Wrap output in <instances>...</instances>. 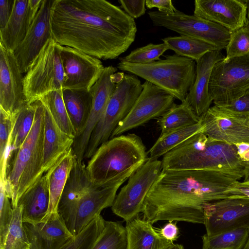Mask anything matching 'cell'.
I'll return each mask as SVG.
<instances>
[{"label":"cell","mask_w":249,"mask_h":249,"mask_svg":"<svg viewBox=\"0 0 249 249\" xmlns=\"http://www.w3.org/2000/svg\"><path fill=\"white\" fill-rule=\"evenodd\" d=\"M249 237V229L238 228L202 236V249H242Z\"/></svg>","instance_id":"obj_33"},{"label":"cell","mask_w":249,"mask_h":249,"mask_svg":"<svg viewBox=\"0 0 249 249\" xmlns=\"http://www.w3.org/2000/svg\"><path fill=\"white\" fill-rule=\"evenodd\" d=\"M22 207L13 208V214L8 233L0 249H28L30 245L25 232L22 221Z\"/></svg>","instance_id":"obj_37"},{"label":"cell","mask_w":249,"mask_h":249,"mask_svg":"<svg viewBox=\"0 0 249 249\" xmlns=\"http://www.w3.org/2000/svg\"><path fill=\"white\" fill-rule=\"evenodd\" d=\"M49 192L45 175L37 180L19 198L22 207L23 222L35 223L46 215L49 206Z\"/></svg>","instance_id":"obj_27"},{"label":"cell","mask_w":249,"mask_h":249,"mask_svg":"<svg viewBox=\"0 0 249 249\" xmlns=\"http://www.w3.org/2000/svg\"><path fill=\"white\" fill-rule=\"evenodd\" d=\"M203 133L210 139L231 144L249 143V114L214 105L200 117Z\"/></svg>","instance_id":"obj_12"},{"label":"cell","mask_w":249,"mask_h":249,"mask_svg":"<svg viewBox=\"0 0 249 249\" xmlns=\"http://www.w3.org/2000/svg\"><path fill=\"white\" fill-rule=\"evenodd\" d=\"M102 185L92 182L88 176L86 166L83 162L75 160L58 206V213L64 219L67 228L80 200L93 188Z\"/></svg>","instance_id":"obj_24"},{"label":"cell","mask_w":249,"mask_h":249,"mask_svg":"<svg viewBox=\"0 0 249 249\" xmlns=\"http://www.w3.org/2000/svg\"><path fill=\"white\" fill-rule=\"evenodd\" d=\"M142 89L138 76L124 74L116 84L106 110L92 133L84 158L90 159L97 149L109 139L118 124L131 110Z\"/></svg>","instance_id":"obj_6"},{"label":"cell","mask_w":249,"mask_h":249,"mask_svg":"<svg viewBox=\"0 0 249 249\" xmlns=\"http://www.w3.org/2000/svg\"><path fill=\"white\" fill-rule=\"evenodd\" d=\"M64 72L62 89L89 91L105 67L100 59L68 46L60 53Z\"/></svg>","instance_id":"obj_15"},{"label":"cell","mask_w":249,"mask_h":249,"mask_svg":"<svg viewBox=\"0 0 249 249\" xmlns=\"http://www.w3.org/2000/svg\"><path fill=\"white\" fill-rule=\"evenodd\" d=\"M36 102V108L33 127L22 145L18 150L9 153L7 160L6 180L3 182L13 208L15 207L20 178L32 156L36 142L44 129V107L40 100Z\"/></svg>","instance_id":"obj_19"},{"label":"cell","mask_w":249,"mask_h":249,"mask_svg":"<svg viewBox=\"0 0 249 249\" xmlns=\"http://www.w3.org/2000/svg\"><path fill=\"white\" fill-rule=\"evenodd\" d=\"M249 89V53L244 56L224 58L213 66L209 91L215 105H227Z\"/></svg>","instance_id":"obj_8"},{"label":"cell","mask_w":249,"mask_h":249,"mask_svg":"<svg viewBox=\"0 0 249 249\" xmlns=\"http://www.w3.org/2000/svg\"><path fill=\"white\" fill-rule=\"evenodd\" d=\"M23 226L30 249H61L74 237L58 213Z\"/></svg>","instance_id":"obj_20"},{"label":"cell","mask_w":249,"mask_h":249,"mask_svg":"<svg viewBox=\"0 0 249 249\" xmlns=\"http://www.w3.org/2000/svg\"><path fill=\"white\" fill-rule=\"evenodd\" d=\"M54 0H43L29 31L14 53L22 73H26L35 58L51 38V18Z\"/></svg>","instance_id":"obj_18"},{"label":"cell","mask_w":249,"mask_h":249,"mask_svg":"<svg viewBox=\"0 0 249 249\" xmlns=\"http://www.w3.org/2000/svg\"><path fill=\"white\" fill-rule=\"evenodd\" d=\"M226 49V58L240 57L248 54L249 29L245 26L232 33Z\"/></svg>","instance_id":"obj_41"},{"label":"cell","mask_w":249,"mask_h":249,"mask_svg":"<svg viewBox=\"0 0 249 249\" xmlns=\"http://www.w3.org/2000/svg\"><path fill=\"white\" fill-rule=\"evenodd\" d=\"M117 70L112 66L105 67L101 76L90 90L92 96L90 112L85 129L79 137L74 138L72 146L73 153L79 162H83L92 133L106 110L116 84L124 74L115 73Z\"/></svg>","instance_id":"obj_13"},{"label":"cell","mask_w":249,"mask_h":249,"mask_svg":"<svg viewBox=\"0 0 249 249\" xmlns=\"http://www.w3.org/2000/svg\"><path fill=\"white\" fill-rule=\"evenodd\" d=\"M242 249H249V237Z\"/></svg>","instance_id":"obj_53"},{"label":"cell","mask_w":249,"mask_h":249,"mask_svg":"<svg viewBox=\"0 0 249 249\" xmlns=\"http://www.w3.org/2000/svg\"></svg>","instance_id":"obj_54"},{"label":"cell","mask_w":249,"mask_h":249,"mask_svg":"<svg viewBox=\"0 0 249 249\" xmlns=\"http://www.w3.org/2000/svg\"><path fill=\"white\" fill-rule=\"evenodd\" d=\"M168 50V46L163 42L157 44L150 43L133 50L119 59L120 62L132 64H149L160 60V56Z\"/></svg>","instance_id":"obj_40"},{"label":"cell","mask_w":249,"mask_h":249,"mask_svg":"<svg viewBox=\"0 0 249 249\" xmlns=\"http://www.w3.org/2000/svg\"><path fill=\"white\" fill-rule=\"evenodd\" d=\"M145 0H119L124 11L131 18L134 19L143 16L146 11Z\"/></svg>","instance_id":"obj_43"},{"label":"cell","mask_w":249,"mask_h":249,"mask_svg":"<svg viewBox=\"0 0 249 249\" xmlns=\"http://www.w3.org/2000/svg\"><path fill=\"white\" fill-rule=\"evenodd\" d=\"M201 120L194 124L160 135L148 151L149 159L157 160L180 145L193 136L203 132Z\"/></svg>","instance_id":"obj_30"},{"label":"cell","mask_w":249,"mask_h":249,"mask_svg":"<svg viewBox=\"0 0 249 249\" xmlns=\"http://www.w3.org/2000/svg\"><path fill=\"white\" fill-rule=\"evenodd\" d=\"M200 120L185 100L179 105L174 104L157 121L161 130L160 135L198 123Z\"/></svg>","instance_id":"obj_31"},{"label":"cell","mask_w":249,"mask_h":249,"mask_svg":"<svg viewBox=\"0 0 249 249\" xmlns=\"http://www.w3.org/2000/svg\"><path fill=\"white\" fill-rule=\"evenodd\" d=\"M169 50L176 54L196 61L208 52L218 51L217 48L207 42L186 36H170L161 39Z\"/></svg>","instance_id":"obj_32"},{"label":"cell","mask_w":249,"mask_h":249,"mask_svg":"<svg viewBox=\"0 0 249 249\" xmlns=\"http://www.w3.org/2000/svg\"><path fill=\"white\" fill-rule=\"evenodd\" d=\"M38 100L47 107L61 130L74 139L76 132L65 107L62 89L50 92Z\"/></svg>","instance_id":"obj_34"},{"label":"cell","mask_w":249,"mask_h":249,"mask_svg":"<svg viewBox=\"0 0 249 249\" xmlns=\"http://www.w3.org/2000/svg\"><path fill=\"white\" fill-rule=\"evenodd\" d=\"M148 160L141 138L121 135L102 144L90 158L86 170L90 180L104 184L129 178Z\"/></svg>","instance_id":"obj_4"},{"label":"cell","mask_w":249,"mask_h":249,"mask_svg":"<svg viewBox=\"0 0 249 249\" xmlns=\"http://www.w3.org/2000/svg\"><path fill=\"white\" fill-rule=\"evenodd\" d=\"M244 176L215 170H163L144 202L143 218L204 223L203 206L231 196L227 191Z\"/></svg>","instance_id":"obj_2"},{"label":"cell","mask_w":249,"mask_h":249,"mask_svg":"<svg viewBox=\"0 0 249 249\" xmlns=\"http://www.w3.org/2000/svg\"><path fill=\"white\" fill-rule=\"evenodd\" d=\"M91 249H128L125 228L118 222L106 221L102 232Z\"/></svg>","instance_id":"obj_36"},{"label":"cell","mask_w":249,"mask_h":249,"mask_svg":"<svg viewBox=\"0 0 249 249\" xmlns=\"http://www.w3.org/2000/svg\"><path fill=\"white\" fill-rule=\"evenodd\" d=\"M15 0H0V30L6 25L13 11Z\"/></svg>","instance_id":"obj_46"},{"label":"cell","mask_w":249,"mask_h":249,"mask_svg":"<svg viewBox=\"0 0 249 249\" xmlns=\"http://www.w3.org/2000/svg\"><path fill=\"white\" fill-rule=\"evenodd\" d=\"M62 46L50 38L31 63L23 78L27 101L32 104L50 92L62 89Z\"/></svg>","instance_id":"obj_7"},{"label":"cell","mask_w":249,"mask_h":249,"mask_svg":"<svg viewBox=\"0 0 249 249\" xmlns=\"http://www.w3.org/2000/svg\"><path fill=\"white\" fill-rule=\"evenodd\" d=\"M43 0H15L11 16L0 30V43L13 52L22 42Z\"/></svg>","instance_id":"obj_22"},{"label":"cell","mask_w":249,"mask_h":249,"mask_svg":"<svg viewBox=\"0 0 249 249\" xmlns=\"http://www.w3.org/2000/svg\"><path fill=\"white\" fill-rule=\"evenodd\" d=\"M225 58L221 51H214L207 53L196 61V79L185 100L198 117L207 112L213 102L209 91L213 68L216 63Z\"/></svg>","instance_id":"obj_23"},{"label":"cell","mask_w":249,"mask_h":249,"mask_svg":"<svg viewBox=\"0 0 249 249\" xmlns=\"http://www.w3.org/2000/svg\"><path fill=\"white\" fill-rule=\"evenodd\" d=\"M194 15L233 33L245 26L247 5L241 0H196Z\"/></svg>","instance_id":"obj_21"},{"label":"cell","mask_w":249,"mask_h":249,"mask_svg":"<svg viewBox=\"0 0 249 249\" xmlns=\"http://www.w3.org/2000/svg\"><path fill=\"white\" fill-rule=\"evenodd\" d=\"M36 108L35 102L23 107L15 115L9 153L19 149L28 136L34 124Z\"/></svg>","instance_id":"obj_35"},{"label":"cell","mask_w":249,"mask_h":249,"mask_svg":"<svg viewBox=\"0 0 249 249\" xmlns=\"http://www.w3.org/2000/svg\"><path fill=\"white\" fill-rule=\"evenodd\" d=\"M221 107L233 112L249 114V89L238 99L227 105Z\"/></svg>","instance_id":"obj_44"},{"label":"cell","mask_w":249,"mask_h":249,"mask_svg":"<svg viewBox=\"0 0 249 249\" xmlns=\"http://www.w3.org/2000/svg\"><path fill=\"white\" fill-rule=\"evenodd\" d=\"M244 182L249 183V161L246 163L244 169Z\"/></svg>","instance_id":"obj_50"},{"label":"cell","mask_w":249,"mask_h":249,"mask_svg":"<svg viewBox=\"0 0 249 249\" xmlns=\"http://www.w3.org/2000/svg\"><path fill=\"white\" fill-rule=\"evenodd\" d=\"M142 90L131 110L118 124L110 138L160 117L174 104L175 97L170 93L145 81Z\"/></svg>","instance_id":"obj_11"},{"label":"cell","mask_w":249,"mask_h":249,"mask_svg":"<svg viewBox=\"0 0 249 249\" xmlns=\"http://www.w3.org/2000/svg\"><path fill=\"white\" fill-rule=\"evenodd\" d=\"M203 211L208 235L238 228L249 229V198L232 196L205 204Z\"/></svg>","instance_id":"obj_14"},{"label":"cell","mask_w":249,"mask_h":249,"mask_svg":"<svg viewBox=\"0 0 249 249\" xmlns=\"http://www.w3.org/2000/svg\"><path fill=\"white\" fill-rule=\"evenodd\" d=\"M163 170H215L244 176L246 162L235 146L198 133L163 156Z\"/></svg>","instance_id":"obj_3"},{"label":"cell","mask_w":249,"mask_h":249,"mask_svg":"<svg viewBox=\"0 0 249 249\" xmlns=\"http://www.w3.org/2000/svg\"><path fill=\"white\" fill-rule=\"evenodd\" d=\"M168 249H184L183 245L181 244H173Z\"/></svg>","instance_id":"obj_52"},{"label":"cell","mask_w":249,"mask_h":249,"mask_svg":"<svg viewBox=\"0 0 249 249\" xmlns=\"http://www.w3.org/2000/svg\"><path fill=\"white\" fill-rule=\"evenodd\" d=\"M247 5V21L246 26L249 29V0H245Z\"/></svg>","instance_id":"obj_51"},{"label":"cell","mask_w":249,"mask_h":249,"mask_svg":"<svg viewBox=\"0 0 249 249\" xmlns=\"http://www.w3.org/2000/svg\"><path fill=\"white\" fill-rule=\"evenodd\" d=\"M62 95L76 132L75 138L79 137L85 128L90 112L92 102L91 92L90 90L63 89Z\"/></svg>","instance_id":"obj_29"},{"label":"cell","mask_w":249,"mask_h":249,"mask_svg":"<svg viewBox=\"0 0 249 249\" xmlns=\"http://www.w3.org/2000/svg\"><path fill=\"white\" fill-rule=\"evenodd\" d=\"M128 249H168L174 243L162 237L147 220L138 217L126 222Z\"/></svg>","instance_id":"obj_26"},{"label":"cell","mask_w":249,"mask_h":249,"mask_svg":"<svg viewBox=\"0 0 249 249\" xmlns=\"http://www.w3.org/2000/svg\"><path fill=\"white\" fill-rule=\"evenodd\" d=\"M105 222L101 214L97 215L61 249H91L102 232Z\"/></svg>","instance_id":"obj_38"},{"label":"cell","mask_w":249,"mask_h":249,"mask_svg":"<svg viewBox=\"0 0 249 249\" xmlns=\"http://www.w3.org/2000/svg\"><path fill=\"white\" fill-rule=\"evenodd\" d=\"M44 148L43 170L46 173L64 154L71 148L74 139L58 127L50 111L43 105Z\"/></svg>","instance_id":"obj_25"},{"label":"cell","mask_w":249,"mask_h":249,"mask_svg":"<svg viewBox=\"0 0 249 249\" xmlns=\"http://www.w3.org/2000/svg\"><path fill=\"white\" fill-rule=\"evenodd\" d=\"M75 160L71 148L45 173L50 197L46 215L58 213V204Z\"/></svg>","instance_id":"obj_28"},{"label":"cell","mask_w":249,"mask_h":249,"mask_svg":"<svg viewBox=\"0 0 249 249\" xmlns=\"http://www.w3.org/2000/svg\"><path fill=\"white\" fill-rule=\"evenodd\" d=\"M159 233L164 239L173 242L179 236V231L177 225V221H169L159 230Z\"/></svg>","instance_id":"obj_47"},{"label":"cell","mask_w":249,"mask_h":249,"mask_svg":"<svg viewBox=\"0 0 249 249\" xmlns=\"http://www.w3.org/2000/svg\"><path fill=\"white\" fill-rule=\"evenodd\" d=\"M162 162L149 159L128 178L116 196L111 210L126 222L137 217L143 209L144 202L162 171Z\"/></svg>","instance_id":"obj_10"},{"label":"cell","mask_w":249,"mask_h":249,"mask_svg":"<svg viewBox=\"0 0 249 249\" xmlns=\"http://www.w3.org/2000/svg\"><path fill=\"white\" fill-rule=\"evenodd\" d=\"M22 74L14 52L0 43V109L11 116L30 104L24 91Z\"/></svg>","instance_id":"obj_16"},{"label":"cell","mask_w":249,"mask_h":249,"mask_svg":"<svg viewBox=\"0 0 249 249\" xmlns=\"http://www.w3.org/2000/svg\"><path fill=\"white\" fill-rule=\"evenodd\" d=\"M128 178L124 177L97 186L80 200L68 228L73 236L82 231L103 209L112 206L118 189Z\"/></svg>","instance_id":"obj_17"},{"label":"cell","mask_w":249,"mask_h":249,"mask_svg":"<svg viewBox=\"0 0 249 249\" xmlns=\"http://www.w3.org/2000/svg\"><path fill=\"white\" fill-rule=\"evenodd\" d=\"M148 15L154 26L203 40L215 46L219 51L226 48L231 34L218 24L178 10L172 14L152 11L148 12Z\"/></svg>","instance_id":"obj_9"},{"label":"cell","mask_w":249,"mask_h":249,"mask_svg":"<svg viewBox=\"0 0 249 249\" xmlns=\"http://www.w3.org/2000/svg\"><path fill=\"white\" fill-rule=\"evenodd\" d=\"M227 192L231 196H243L249 198V183L236 181Z\"/></svg>","instance_id":"obj_48"},{"label":"cell","mask_w":249,"mask_h":249,"mask_svg":"<svg viewBox=\"0 0 249 249\" xmlns=\"http://www.w3.org/2000/svg\"><path fill=\"white\" fill-rule=\"evenodd\" d=\"M237 155L240 159L244 162L249 161V143L242 142L234 144Z\"/></svg>","instance_id":"obj_49"},{"label":"cell","mask_w":249,"mask_h":249,"mask_svg":"<svg viewBox=\"0 0 249 249\" xmlns=\"http://www.w3.org/2000/svg\"><path fill=\"white\" fill-rule=\"evenodd\" d=\"M15 122V116L0 109V180L5 182L7 160L10 148V140Z\"/></svg>","instance_id":"obj_39"},{"label":"cell","mask_w":249,"mask_h":249,"mask_svg":"<svg viewBox=\"0 0 249 249\" xmlns=\"http://www.w3.org/2000/svg\"><path fill=\"white\" fill-rule=\"evenodd\" d=\"M52 38L99 59L118 58L135 41L134 19L105 0H54Z\"/></svg>","instance_id":"obj_1"},{"label":"cell","mask_w":249,"mask_h":249,"mask_svg":"<svg viewBox=\"0 0 249 249\" xmlns=\"http://www.w3.org/2000/svg\"><path fill=\"white\" fill-rule=\"evenodd\" d=\"M9 199L4 183L0 180V245L5 240L13 217V208Z\"/></svg>","instance_id":"obj_42"},{"label":"cell","mask_w":249,"mask_h":249,"mask_svg":"<svg viewBox=\"0 0 249 249\" xmlns=\"http://www.w3.org/2000/svg\"><path fill=\"white\" fill-rule=\"evenodd\" d=\"M145 64L120 62L117 68L141 77L183 102L196 76L195 60L177 54Z\"/></svg>","instance_id":"obj_5"},{"label":"cell","mask_w":249,"mask_h":249,"mask_svg":"<svg viewBox=\"0 0 249 249\" xmlns=\"http://www.w3.org/2000/svg\"><path fill=\"white\" fill-rule=\"evenodd\" d=\"M146 6L148 9L157 8L158 11L166 14H172L177 10L171 0H146Z\"/></svg>","instance_id":"obj_45"}]
</instances>
